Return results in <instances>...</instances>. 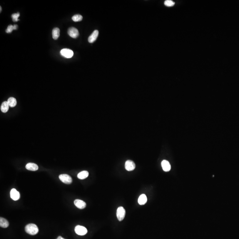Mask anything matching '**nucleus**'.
<instances>
[{"mask_svg":"<svg viewBox=\"0 0 239 239\" xmlns=\"http://www.w3.org/2000/svg\"><path fill=\"white\" fill-rule=\"evenodd\" d=\"M26 168L29 171H36L37 170H38L39 167H38V165L36 164L32 163H29L27 164V165H26Z\"/></svg>","mask_w":239,"mask_h":239,"instance_id":"obj_12","label":"nucleus"},{"mask_svg":"<svg viewBox=\"0 0 239 239\" xmlns=\"http://www.w3.org/2000/svg\"><path fill=\"white\" fill-rule=\"evenodd\" d=\"M68 34L70 37L73 38H77L79 35V31L77 29L74 27H71L69 29Z\"/></svg>","mask_w":239,"mask_h":239,"instance_id":"obj_6","label":"nucleus"},{"mask_svg":"<svg viewBox=\"0 0 239 239\" xmlns=\"http://www.w3.org/2000/svg\"><path fill=\"white\" fill-rule=\"evenodd\" d=\"M9 104H8L7 101H4L3 103H2L1 106V110L2 112L5 113L9 110Z\"/></svg>","mask_w":239,"mask_h":239,"instance_id":"obj_14","label":"nucleus"},{"mask_svg":"<svg viewBox=\"0 0 239 239\" xmlns=\"http://www.w3.org/2000/svg\"><path fill=\"white\" fill-rule=\"evenodd\" d=\"M89 176V172L88 171H82L81 172L79 173L78 174V178L82 180L84 179H86Z\"/></svg>","mask_w":239,"mask_h":239,"instance_id":"obj_16","label":"nucleus"},{"mask_svg":"<svg viewBox=\"0 0 239 239\" xmlns=\"http://www.w3.org/2000/svg\"><path fill=\"white\" fill-rule=\"evenodd\" d=\"M0 8H1V9H0V10H1V12H2V7H1Z\"/></svg>","mask_w":239,"mask_h":239,"instance_id":"obj_24","label":"nucleus"},{"mask_svg":"<svg viewBox=\"0 0 239 239\" xmlns=\"http://www.w3.org/2000/svg\"><path fill=\"white\" fill-rule=\"evenodd\" d=\"M61 55L66 58H71L74 55V52L72 50L69 49H63L61 51Z\"/></svg>","mask_w":239,"mask_h":239,"instance_id":"obj_5","label":"nucleus"},{"mask_svg":"<svg viewBox=\"0 0 239 239\" xmlns=\"http://www.w3.org/2000/svg\"><path fill=\"white\" fill-rule=\"evenodd\" d=\"M7 102L9 104V106H10L11 107H14L17 105V100L13 97H11L8 99Z\"/></svg>","mask_w":239,"mask_h":239,"instance_id":"obj_18","label":"nucleus"},{"mask_svg":"<svg viewBox=\"0 0 239 239\" xmlns=\"http://www.w3.org/2000/svg\"><path fill=\"white\" fill-rule=\"evenodd\" d=\"M147 201V196L145 194H142L139 196V198H138V203L140 205H144L146 203Z\"/></svg>","mask_w":239,"mask_h":239,"instance_id":"obj_13","label":"nucleus"},{"mask_svg":"<svg viewBox=\"0 0 239 239\" xmlns=\"http://www.w3.org/2000/svg\"><path fill=\"white\" fill-rule=\"evenodd\" d=\"M162 168L164 171L166 172H168L170 171L171 169V166L169 162L166 160H164L161 163Z\"/></svg>","mask_w":239,"mask_h":239,"instance_id":"obj_11","label":"nucleus"},{"mask_svg":"<svg viewBox=\"0 0 239 239\" xmlns=\"http://www.w3.org/2000/svg\"><path fill=\"white\" fill-rule=\"evenodd\" d=\"M136 165L132 161L127 160L125 164V168L128 171H132L135 169Z\"/></svg>","mask_w":239,"mask_h":239,"instance_id":"obj_7","label":"nucleus"},{"mask_svg":"<svg viewBox=\"0 0 239 239\" xmlns=\"http://www.w3.org/2000/svg\"><path fill=\"white\" fill-rule=\"evenodd\" d=\"M9 226V222L8 221L3 217L0 218V226L3 228H6Z\"/></svg>","mask_w":239,"mask_h":239,"instance_id":"obj_15","label":"nucleus"},{"mask_svg":"<svg viewBox=\"0 0 239 239\" xmlns=\"http://www.w3.org/2000/svg\"><path fill=\"white\" fill-rule=\"evenodd\" d=\"M74 231L77 234L80 236H84L87 233V229L84 226H76L74 229Z\"/></svg>","mask_w":239,"mask_h":239,"instance_id":"obj_4","label":"nucleus"},{"mask_svg":"<svg viewBox=\"0 0 239 239\" xmlns=\"http://www.w3.org/2000/svg\"><path fill=\"white\" fill-rule=\"evenodd\" d=\"M20 14L19 12H17V13L13 14L12 15V20L14 22H17L19 20L18 19L19 17H20Z\"/></svg>","mask_w":239,"mask_h":239,"instance_id":"obj_22","label":"nucleus"},{"mask_svg":"<svg viewBox=\"0 0 239 239\" xmlns=\"http://www.w3.org/2000/svg\"><path fill=\"white\" fill-rule=\"evenodd\" d=\"M18 27V26L17 25H14V26H12V25H10L8 26L7 29H6V32L8 33H10L12 32L13 30H17Z\"/></svg>","mask_w":239,"mask_h":239,"instance_id":"obj_19","label":"nucleus"},{"mask_svg":"<svg viewBox=\"0 0 239 239\" xmlns=\"http://www.w3.org/2000/svg\"><path fill=\"white\" fill-rule=\"evenodd\" d=\"M175 4L174 2L171 0H166L164 2V5L167 7H172Z\"/></svg>","mask_w":239,"mask_h":239,"instance_id":"obj_21","label":"nucleus"},{"mask_svg":"<svg viewBox=\"0 0 239 239\" xmlns=\"http://www.w3.org/2000/svg\"><path fill=\"white\" fill-rule=\"evenodd\" d=\"M25 230L26 233L29 234L35 235L38 233L39 229L35 224H29L25 226Z\"/></svg>","mask_w":239,"mask_h":239,"instance_id":"obj_1","label":"nucleus"},{"mask_svg":"<svg viewBox=\"0 0 239 239\" xmlns=\"http://www.w3.org/2000/svg\"><path fill=\"white\" fill-rule=\"evenodd\" d=\"M74 205L79 209H83L86 207V204L85 201L79 199H76L74 201Z\"/></svg>","mask_w":239,"mask_h":239,"instance_id":"obj_9","label":"nucleus"},{"mask_svg":"<svg viewBox=\"0 0 239 239\" xmlns=\"http://www.w3.org/2000/svg\"><path fill=\"white\" fill-rule=\"evenodd\" d=\"M59 179L62 182L65 184H70L72 182V178L68 174H60L59 176Z\"/></svg>","mask_w":239,"mask_h":239,"instance_id":"obj_2","label":"nucleus"},{"mask_svg":"<svg viewBox=\"0 0 239 239\" xmlns=\"http://www.w3.org/2000/svg\"><path fill=\"white\" fill-rule=\"evenodd\" d=\"M10 197L14 201H17L20 198V193L15 189H12L10 191Z\"/></svg>","mask_w":239,"mask_h":239,"instance_id":"obj_8","label":"nucleus"},{"mask_svg":"<svg viewBox=\"0 0 239 239\" xmlns=\"http://www.w3.org/2000/svg\"><path fill=\"white\" fill-rule=\"evenodd\" d=\"M99 31L96 30L94 31L92 34H91L88 38V41L90 43H93L94 41H95L97 39L98 36H99Z\"/></svg>","mask_w":239,"mask_h":239,"instance_id":"obj_10","label":"nucleus"},{"mask_svg":"<svg viewBox=\"0 0 239 239\" xmlns=\"http://www.w3.org/2000/svg\"><path fill=\"white\" fill-rule=\"evenodd\" d=\"M60 35V30L59 28L55 27L52 30V37L54 39H57L59 37Z\"/></svg>","mask_w":239,"mask_h":239,"instance_id":"obj_17","label":"nucleus"},{"mask_svg":"<svg viewBox=\"0 0 239 239\" xmlns=\"http://www.w3.org/2000/svg\"><path fill=\"white\" fill-rule=\"evenodd\" d=\"M82 18L83 17H82V16L79 14H77V15H74L72 17V19L74 22H79V21H81L82 20Z\"/></svg>","mask_w":239,"mask_h":239,"instance_id":"obj_20","label":"nucleus"},{"mask_svg":"<svg viewBox=\"0 0 239 239\" xmlns=\"http://www.w3.org/2000/svg\"><path fill=\"white\" fill-rule=\"evenodd\" d=\"M125 210L123 207H119L117 209V216L118 220L122 221L124 219L125 216Z\"/></svg>","mask_w":239,"mask_h":239,"instance_id":"obj_3","label":"nucleus"},{"mask_svg":"<svg viewBox=\"0 0 239 239\" xmlns=\"http://www.w3.org/2000/svg\"><path fill=\"white\" fill-rule=\"evenodd\" d=\"M57 239H64V238H62V236H58V238H57Z\"/></svg>","mask_w":239,"mask_h":239,"instance_id":"obj_23","label":"nucleus"}]
</instances>
